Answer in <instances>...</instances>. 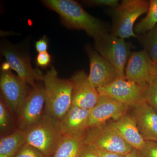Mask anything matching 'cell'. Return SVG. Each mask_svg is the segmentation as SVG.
Segmentation results:
<instances>
[{
	"mask_svg": "<svg viewBox=\"0 0 157 157\" xmlns=\"http://www.w3.org/2000/svg\"><path fill=\"white\" fill-rule=\"evenodd\" d=\"M42 2L57 12L63 23L69 28L84 30L94 39L109 33L106 24L89 14L73 0H44Z\"/></svg>",
	"mask_w": 157,
	"mask_h": 157,
	"instance_id": "1",
	"label": "cell"
},
{
	"mask_svg": "<svg viewBox=\"0 0 157 157\" xmlns=\"http://www.w3.org/2000/svg\"><path fill=\"white\" fill-rule=\"evenodd\" d=\"M46 114L61 121L72 106V80L59 77L52 67L44 76Z\"/></svg>",
	"mask_w": 157,
	"mask_h": 157,
	"instance_id": "2",
	"label": "cell"
},
{
	"mask_svg": "<svg viewBox=\"0 0 157 157\" xmlns=\"http://www.w3.org/2000/svg\"><path fill=\"white\" fill-rule=\"evenodd\" d=\"M25 132V143L39 150L46 157H52L64 135L60 121L46 113Z\"/></svg>",
	"mask_w": 157,
	"mask_h": 157,
	"instance_id": "3",
	"label": "cell"
},
{
	"mask_svg": "<svg viewBox=\"0 0 157 157\" xmlns=\"http://www.w3.org/2000/svg\"><path fill=\"white\" fill-rule=\"evenodd\" d=\"M150 1L123 0L110 11L112 18L110 33L122 39L137 38L134 31V24L140 15L147 13Z\"/></svg>",
	"mask_w": 157,
	"mask_h": 157,
	"instance_id": "4",
	"label": "cell"
},
{
	"mask_svg": "<svg viewBox=\"0 0 157 157\" xmlns=\"http://www.w3.org/2000/svg\"><path fill=\"white\" fill-rule=\"evenodd\" d=\"M94 41L95 49L114 67L118 78H125V67L132 54V44L109 33Z\"/></svg>",
	"mask_w": 157,
	"mask_h": 157,
	"instance_id": "5",
	"label": "cell"
},
{
	"mask_svg": "<svg viewBox=\"0 0 157 157\" xmlns=\"http://www.w3.org/2000/svg\"><path fill=\"white\" fill-rule=\"evenodd\" d=\"M84 142L98 149L124 155L133 149L110 123L87 129L84 134Z\"/></svg>",
	"mask_w": 157,
	"mask_h": 157,
	"instance_id": "6",
	"label": "cell"
},
{
	"mask_svg": "<svg viewBox=\"0 0 157 157\" xmlns=\"http://www.w3.org/2000/svg\"><path fill=\"white\" fill-rule=\"evenodd\" d=\"M147 83L117 78L106 86L97 89L100 95L106 96L127 105L134 107L144 101Z\"/></svg>",
	"mask_w": 157,
	"mask_h": 157,
	"instance_id": "7",
	"label": "cell"
},
{
	"mask_svg": "<svg viewBox=\"0 0 157 157\" xmlns=\"http://www.w3.org/2000/svg\"><path fill=\"white\" fill-rule=\"evenodd\" d=\"M45 106L44 86L36 85L30 90L18 113L19 129L26 131L40 119Z\"/></svg>",
	"mask_w": 157,
	"mask_h": 157,
	"instance_id": "8",
	"label": "cell"
},
{
	"mask_svg": "<svg viewBox=\"0 0 157 157\" xmlns=\"http://www.w3.org/2000/svg\"><path fill=\"white\" fill-rule=\"evenodd\" d=\"M1 52L11 69L27 84L33 87L36 85L37 81H43L44 75L40 70L32 67L29 57L26 55L10 44L3 45Z\"/></svg>",
	"mask_w": 157,
	"mask_h": 157,
	"instance_id": "9",
	"label": "cell"
},
{
	"mask_svg": "<svg viewBox=\"0 0 157 157\" xmlns=\"http://www.w3.org/2000/svg\"><path fill=\"white\" fill-rule=\"evenodd\" d=\"M28 86L21 78L12 73L11 70L1 71V96L9 108L17 114L29 92Z\"/></svg>",
	"mask_w": 157,
	"mask_h": 157,
	"instance_id": "10",
	"label": "cell"
},
{
	"mask_svg": "<svg viewBox=\"0 0 157 157\" xmlns=\"http://www.w3.org/2000/svg\"><path fill=\"white\" fill-rule=\"evenodd\" d=\"M90 60V72L88 79L96 89L104 87L118 78L116 70L104 57L101 56L90 44L85 47Z\"/></svg>",
	"mask_w": 157,
	"mask_h": 157,
	"instance_id": "11",
	"label": "cell"
},
{
	"mask_svg": "<svg viewBox=\"0 0 157 157\" xmlns=\"http://www.w3.org/2000/svg\"><path fill=\"white\" fill-rule=\"evenodd\" d=\"M129 107L106 96L100 95L96 105L90 109L87 129L117 120L126 114Z\"/></svg>",
	"mask_w": 157,
	"mask_h": 157,
	"instance_id": "12",
	"label": "cell"
},
{
	"mask_svg": "<svg viewBox=\"0 0 157 157\" xmlns=\"http://www.w3.org/2000/svg\"><path fill=\"white\" fill-rule=\"evenodd\" d=\"M156 73V64L143 49L132 53L128 60L125 75L126 78L131 81L148 83Z\"/></svg>",
	"mask_w": 157,
	"mask_h": 157,
	"instance_id": "13",
	"label": "cell"
},
{
	"mask_svg": "<svg viewBox=\"0 0 157 157\" xmlns=\"http://www.w3.org/2000/svg\"><path fill=\"white\" fill-rule=\"evenodd\" d=\"M73 82L72 105L91 109L100 98L98 90L91 84L83 70L76 72L71 78Z\"/></svg>",
	"mask_w": 157,
	"mask_h": 157,
	"instance_id": "14",
	"label": "cell"
},
{
	"mask_svg": "<svg viewBox=\"0 0 157 157\" xmlns=\"http://www.w3.org/2000/svg\"><path fill=\"white\" fill-rule=\"evenodd\" d=\"M132 115L145 141L157 142V112L144 101L134 107Z\"/></svg>",
	"mask_w": 157,
	"mask_h": 157,
	"instance_id": "15",
	"label": "cell"
},
{
	"mask_svg": "<svg viewBox=\"0 0 157 157\" xmlns=\"http://www.w3.org/2000/svg\"><path fill=\"white\" fill-rule=\"evenodd\" d=\"M110 124L132 148L139 151L145 141L140 134L133 116L126 114L117 120L112 121Z\"/></svg>",
	"mask_w": 157,
	"mask_h": 157,
	"instance_id": "16",
	"label": "cell"
},
{
	"mask_svg": "<svg viewBox=\"0 0 157 157\" xmlns=\"http://www.w3.org/2000/svg\"><path fill=\"white\" fill-rule=\"evenodd\" d=\"M90 109L72 105L60 121L64 135H84L87 130Z\"/></svg>",
	"mask_w": 157,
	"mask_h": 157,
	"instance_id": "17",
	"label": "cell"
},
{
	"mask_svg": "<svg viewBox=\"0 0 157 157\" xmlns=\"http://www.w3.org/2000/svg\"><path fill=\"white\" fill-rule=\"evenodd\" d=\"M84 135H64L52 157H78L85 145Z\"/></svg>",
	"mask_w": 157,
	"mask_h": 157,
	"instance_id": "18",
	"label": "cell"
},
{
	"mask_svg": "<svg viewBox=\"0 0 157 157\" xmlns=\"http://www.w3.org/2000/svg\"><path fill=\"white\" fill-rule=\"evenodd\" d=\"M25 131L17 129L1 137L0 157H14L25 143Z\"/></svg>",
	"mask_w": 157,
	"mask_h": 157,
	"instance_id": "19",
	"label": "cell"
},
{
	"mask_svg": "<svg viewBox=\"0 0 157 157\" xmlns=\"http://www.w3.org/2000/svg\"><path fill=\"white\" fill-rule=\"evenodd\" d=\"M147 14L134 26V32L137 36L145 33L157 24V0L150 1Z\"/></svg>",
	"mask_w": 157,
	"mask_h": 157,
	"instance_id": "20",
	"label": "cell"
},
{
	"mask_svg": "<svg viewBox=\"0 0 157 157\" xmlns=\"http://www.w3.org/2000/svg\"><path fill=\"white\" fill-rule=\"evenodd\" d=\"M137 38L152 60L157 64V24L145 33L137 36Z\"/></svg>",
	"mask_w": 157,
	"mask_h": 157,
	"instance_id": "21",
	"label": "cell"
},
{
	"mask_svg": "<svg viewBox=\"0 0 157 157\" xmlns=\"http://www.w3.org/2000/svg\"><path fill=\"white\" fill-rule=\"evenodd\" d=\"M144 101L157 112V73L147 83Z\"/></svg>",
	"mask_w": 157,
	"mask_h": 157,
	"instance_id": "22",
	"label": "cell"
},
{
	"mask_svg": "<svg viewBox=\"0 0 157 157\" xmlns=\"http://www.w3.org/2000/svg\"><path fill=\"white\" fill-rule=\"evenodd\" d=\"M9 109V107L1 96L0 101V129L1 132L6 131L10 123V116Z\"/></svg>",
	"mask_w": 157,
	"mask_h": 157,
	"instance_id": "23",
	"label": "cell"
},
{
	"mask_svg": "<svg viewBox=\"0 0 157 157\" xmlns=\"http://www.w3.org/2000/svg\"><path fill=\"white\" fill-rule=\"evenodd\" d=\"M14 157H46L39 150L25 143Z\"/></svg>",
	"mask_w": 157,
	"mask_h": 157,
	"instance_id": "24",
	"label": "cell"
},
{
	"mask_svg": "<svg viewBox=\"0 0 157 157\" xmlns=\"http://www.w3.org/2000/svg\"><path fill=\"white\" fill-rule=\"evenodd\" d=\"M138 151L140 157H157V142L146 141L143 148Z\"/></svg>",
	"mask_w": 157,
	"mask_h": 157,
	"instance_id": "25",
	"label": "cell"
},
{
	"mask_svg": "<svg viewBox=\"0 0 157 157\" xmlns=\"http://www.w3.org/2000/svg\"><path fill=\"white\" fill-rule=\"evenodd\" d=\"M83 2L90 6H106L112 9L116 8L119 5L117 0H88L83 1Z\"/></svg>",
	"mask_w": 157,
	"mask_h": 157,
	"instance_id": "26",
	"label": "cell"
},
{
	"mask_svg": "<svg viewBox=\"0 0 157 157\" xmlns=\"http://www.w3.org/2000/svg\"><path fill=\"white\" fill-rule=\"evenodd\" d=\"M51 61V56L48 52L39 53L36 59L37 66L43 69L49 67Z\"/></svg>",
	"mask_w": 157,
	"mask_h": 157,
	"instance_id": "27",
	"label": "cell"
},
{
	"mask_svg": "<svg viewBox=\"0 0 157 157\" xmlns=\"http://www.w3.org/2000/svg\"><path fill=\"white\" fill-rule=\"evenodd\" d=\"M48 39L44 36L36 42L35 48L39 53L47 52L48 48Z\"/></svg>",
	"mask_w": 157,
	"mask_h": 157,
	"instance_id": "28",
	"label": "cell"
},
{
	"mask_svg": "<svg viewBox=\"0 0 157 157\" xmlns=\"http://www.w3.org/2000/svg\"><path fill=\"white\" fill-rule=\"evenodd\" d=\"M78 157H98L93 147L85 144Z\"/></svg>",
	"mask_w": 157,
	"mask_h": 157,
	"instance_id": "29",
	"label": "cell"
},
{
	"mask_svg": "<svg viewBox=\"0 0 157 157\" xmlns=\"http://www.w3.org/2000/svg\"><path fill=\"white\" fill-rule=\"evenodd\" d=\"M94 148L95 150L98 157H124L125 156V155L101 150L95 147Z\"/></svg>",
	"mask_w": 157,
	"mask_h": 157,
	"instance_id": "30",
	"label": "cell"
},
{
	"mask_svg": "<svg viewBox=\"0 0 157 157\" xmlns=\"http://www.w3.org/2000/svg\"><path fill=\"white\" fill-rule=\"evenodd\" d=\"M124 157H140L139 151L137 150L133 149L128 154L125 155Z\"/></svg>",
	"mask_w": 157,
	"mask_h": 157,
	"instance_id": "31",
	"label": "cell"
},
{
	"mask_svg": "<svg viewBox=\"0 0 157 157\" xmlns=\"http://www.w3.org/2000/svg\"><path fill=\"white\" fill-rule=\"evenodd\" d=\"M10 65L9 64V63L7 62H5V63H3L2 65V71H9L10 70Z\"/></svg>",
	"mask_w": 157,
	"mask_h": 157,
	"instance_id": "32",
	"label": "cell"
},
{
	"mask_svg": "<svg viewBox=\"0 0 157 157\" xmlns=\"http://www.w3.org/2000/svg\"><path fill=\"white\" fill-rule=\"evenodd\" d=\"M156 72L157 73V64H156Z\"/></svg>",
	"mask_w": 157,
	"mask_h": 157,
	"instance_id": "33",
	"label": "cell"
}]
</instances>
